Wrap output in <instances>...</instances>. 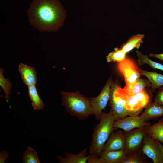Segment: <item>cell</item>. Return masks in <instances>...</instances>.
I'll return each mask as SVG.
<instances>
[{"instance_id":"1","label":"cell","mask_w":163,"mask_h":163,"mask_svg":"<svg viewBox=\"0 0 163 163\" xmlns=\"http://www.w3.org/2000/svg\"><path fill=\"white\" fill-rule=\"evenodd\" d=\"M28 20L41 32L57 30L64 21V10L58 0H34L27 12Z\"/></svg>"},{"instance_id":"2","label":"cell","mask_w":163,"mask_h":163,"mask_svg":"<svg viewBox=\"0 0 163 163\" xmlns=\"http://www.w3.org/2000/svg\"><path fill=\"white\" fill-rule=\"evenodd\" d=\"M115 120L111 109L107 113H102L99 122L94 128L92 133L89 147L90 154L100 156L105 143L115 128L113 124Z\"/></svg>"},{"instance_id":"3","label":"cell","mask_w":163,"mask_h":163,"mask_svg":"<svg viewBox=\"0 0 163 163\" xmlns=\"http://www.w3.org/2000/svg\"><path fill=\"white\" fill-rule=\"evenodd\" d=\"M62 104L71 116L84 120L89 116L94 115L90 99L82 95L78 91L66 92L61 91Z\"/></svg>"},{"instance_id":"4","label":"cell","mask_w":163,"mask_h":163,"mask_svg":"<svg viewBox=\"0 0 163 163\" xmlns=\"http://www.w3.org/2000/svg\"><path fill=\"white\" fill-rule=\"evenodd\" d=\"M147 127L124 131L126 142L124 150L127 155L141 150L144 139L148 135Z\"/></svg>"},{"instance_id":"5","label":"cell","mask_w":163,"mask_h":163,"mask_svg":"<svg viewBox=\"0 0 163 163\" xmlns=\"http://www.w3.org/2000/svg\"><path fill=\"white\" fill-rule=\"evenodd\" d=\"M113 82L110 76L107 81L105 85L99 95L96 97L89 99L90 104L94 112L96 119L99 120L101 115L109 101L110 88Z\"/></svg>"},{"instance_id":"6","label":"cell","mask_w":163,"mask_h":163,"mask_svg":"<svg viewBox=\"0 0 163 163\" xmlns=\"http://www.w3.org/2000/svg\"><path fill=\"white\" fill-rule=\"evenodd\" d=\"M118 68L124 76L126 85L133 83L140 78L141 74L134 62L126 57L118 62Z\"/></svg>"},{"instance_id":"7","label":"cell","mask_w":163,"mask_h":163,"mask_svg":"<svg viewBox=\"0 0 163 163\" xmlns=\"http://www.w3.org/2000/svg\"><path fill=\"white\" fill-rule=\"evenodd\" d=\"M150 123L143 120L140 115L129 116L115 120L113 126L115 128L122 129L127 132L134 129L148 126Z\"/></svg>"},{"instance_id":"8","label":"cell","mask_w":163,"mask_h":163,"mask_svg":"<svg viewBox=\"0 0 163 163\" xmlns=\"http://www.w3.org/2000/svg\"><path fill=\"white\" fill-rule=\"evenodd\" d=\"M141 150L154 163H163V156L160 149L155 139L148 135L144 139Z\"/></svg>"},{"instance_id":"9","label":"cell","mask_w":163,"mask_h":163,"mask_svg":"<svg viewBox=\"0 0 163 163\" xmlns=\"http://www.w3.org/2000/svg\"><path fill=\"white\" fill-rule=\"evenodd\" d=\"M121 90L125 99V107L128 116L138 115L147 106L136 93L129 94L126 93L122 88Z\"/></svg>"},{"instance_id":"10","label":"cell","mask_w":163,"mask_h":163,"mask_svg":"<svg viewBox=\"0 0 163 163\" xmlns=\"http://www.w3.org/2000/svg\"><path fill=\"white\" fill-rule=\"evenodd\" d=\"M125 144L124 131L121 129L113 131L105 143L102 153L124 149Z\"/></svg>"},{"instance_id":"11","label":"cell","mask_w":163,"mask_h":163,"mask_svg":"<svg viewBox=\"0 0 163 163\" xmlns=\"http://www.w3.org/2000/svg\"><path fill=\"white\" fill-rule=\"evenodd\" d=\"M109 101L115 120L128 116L122 98L118 94H114L111 90Z\"/></svg>"},{"instance_id":"12","label":"cell","mask_w":163,"mask_h":163,"mask_svg":"<svg viewBox=\"0 0 163 163\" xmlns=\"http://www.w3.org/2000/svg\"><path fill=\"white\" fill-rule=\"evenodd\" d=\"M18 71L25 84L28 86L36 85L37 75L35 68L21 63L18 66Z\"/></svg>"},{"instance_id":"13","label":"cell","mask_w":163,"mask_h":163,"mask_svg":"<svg viewBox=\"0 0 163 163\" xmlns=\"http://www.w3.org/2000/svg\"><path fill=\"white\" fill-rule=\"evenodd\" d=\"M140 116L143 120L147 121L163 117V105L154 101L151 102L145 108L144 111Z\"/></svg>"},{"instance_id":"14","label":"cell","mask_w":163,"mask_h":163,"mask_svg":"<svg viewBox=\"0 0 163 163\" xmlns=\"http://www.w3.org/2000/svg\"><path fill=\"white\" fill-rule=\"evenodd\" d=\"M126 155L123 149L102 153L99 158L102 163H123Z\"/></svg>"},{"instance_id":"15","label":"cell","mask_w":163,"mask_h":163,"mask_svg":"<svg viewBox=\"0 0 163 163\" xmlns=\"http://www.w3.org/2000/svg\"><path fill=\"white\" fill-rule=\"evenodd\" d=\"M87 148L85 147L77 154L65 152V157L62 156H57L56 158L61 163H87Z\"/></svg>"},{"instance_id":"16","label":"cell","mask_w":163,"mask_h":163,"mask_svg":"<svg viewBox=\"0 0 163 163\" xmlns=\"http://www.w3.org/2000/svg\"><path fill=\"white\" fill-rule=\"evenodd\" d=\"M141 75L145 76L150 82L151 91L155 92L156 89L163 86V75L156 72H152L144 70L139 68Z\"/></svg>"},{"instance_id":"17","label":"cell","mask_w":163,"mask_h":163,"mask_svg":"<svg viewBox=\"0 0 163 163\" xmlns=\"http://www.w3.org/2000/svg\"><path fill=\"white\" fill-rule=\"evenodd\" d=\"M151 85V83L148 78H140L133 83L126 85L123 89L126 93L134 94L145 89L146 87H150Z\"/></svg>"},{"instance_id":"18","label":"cell","mask_w":163,"mask_h":163,"mask_svg":"<svg viewBox=\"0 0 163 163\" xmlns=\"http://www.w3.org/2000/svg\"><path fill=\"white\" fill-rule=\"evenodd\" d=\"M148 135L163 144V121L160 119L158 122L147 127Z\"/></svg>"},{"instance_id":"19","label":"cell","mask_w":163,"mask_h":163,"mask_svg":"<svg viewBox=\"0 0 163 163\" xmlns=\"http://www.w3.org/2000/svg\"><path fill=\"white\" fill-rule=\"evenodd\" d=\"M145 35L142 34L134 35L130 38L120 49L126 53L129 52L134 48H139L143 42Z\"/></svg>"},{"instance_id":"20","label":"cell","mask_w":163,"mask_h":163,"mask_svg":"<svg viewBox=\"0 0 163 163\" xmlns=\"http://www.w3.org/2000/svg\"><path fill=\"white\" fill-rule=\"evenodd\" d=\"M28 94L34 109V110L43 109L45 105L39 96L35 85L28 86Z\"/></svg>"},{"instance_id":"21","label":"cell","mask_w":163,"mask_h":163,"mask_svg":"<svg viewBox=\"0 0 163 163\" xmlns=\"http://www.w3.org/2000/svg\"><path fill=\"white\" fill-rule=\"evenodd\" d=\"M136 52L138 57V63L139 65L147 64L152 69L163 71V64L151 60L149 58L148 55L143 54L138 50H136Z\"/></svg>"},{"instance_id":"22","label":"cell","mask_w":163,"mask_h":163,"mask_svg":"<svg viewBox=\"0 0 163 163\" xmlns=\"http://www.w3.org/2000/svg\"><path fill=\"white\" fill-rule=\"evenodd\" d=\"M145 154L141 150L127 155L123 163H147Z\"/></svg>"},{"instance_id":"23","label":"cell","mask_w":163,"mask_h":163,"mask_svg":"<svg viewBox=\"0 0 163 163\" xmlns=\"http://www.w3.org/2000/svg\"><path fill=\"white\" fill-rule=\"evenodd\" d=\"M23 163H40L37 152L31 147H27L22 158Z\"/></svg>"},{"instance_id":"24","label":"cell","mask_w":163,"mask_h":163,"mask_svg":"<svg viewBox=\"0 0 163 163\" xmlns=\"http://www.w3.org/2000/svg\"><path fill=\"white\" fill-rule=\"evenodd\" d=\"M4 68L1 67L0 68V85L3 89L5 94V98L6 99L9 98L11 95V89L12 83L8 78H5L3 75Z\"/></svg>"},{"instance_id":"25","label":"cell","mask_w":163,"mask_h":163,"mask_svg":"<svg viewBox=\"0 0 163 163\" xmlns=\"http://www.w3.org/2000/svg\"><path fill=\"white\" fill-rule=\"evenodd\" d=\"M126 53L120 48H116L114 51L110 53L107 56V61L108 62H120L126 58Z\"/></svg>"},{"instance_id":"26","label":"cell","mask_w":163,"mask_h":163,"mask_svg":"<svg viewBox=\"0 0 163 163\" xmlns=\"http://www.w3.org/2000/svg\"><path fill=\"white\" fill-rule=\"evenodd\" d=\"M158 89L154 98V101L163 105V87H161Z\"/></svg>"},{"instance_id":"27","label":"cell","mask_w":163,"mask_h":163,"mask_svg":"<svg viewBox=\"0 0 163 163\" xmlns=\"http://www.w3.org/2000/svg\"><path fill=\"white\" fill-rule=\"evenodd\" d=\"M87 163H102L99 157L92 154H90L87 156Z\"/></svg>"},{"instance_id":"28","label":"cell","mask_w":163,"mask_h":163,"mask_svg":"<svg viewBox=\"0 0 163 163\" xmlns=\"http://www.w3.org/2000/svg\"><path fill=\"white\" fill-rule=\"evenodd\" d=\"M9 157V152H7L5 151L0 152V163H4L6 160Z\"/></svg>"},{"instance_id":"29","label":"cell","mask_w":163,"mask_h":163,"mask_svg":"<svg viewBox=\"0 0 163 163\" xmlns=\"http://www.w3.org/2000/svg\"><path fill=\"white\" fill-rule=\"evenodd\" d=\"M150 57L157 58L163 61V53L160 54H154L151 53L149 55Z\"/></svg>"},{"instance_id":"30","label":"cell","mask_w":163,"mask_h":163,"mask_svg":"<svg viewBox=\"0 0 163 163\" xmlns=\"http://www.w3.org/2000/svg\"><path fill=\"white\" fill-rule=\"evenodd\" d=\"M155 140L156 144L160 149L163 156V145L160 142L156 140Z\"/></svg>"},{"instance_id":"31","label":"cell","mask_w":163,"mask_h":163,"mask_svg":"<svg viewBox=\"0 0 163 163\" xmlns=\"http://www.w3.org/2000/svg\"><path fill=\"white\" fill-rule=\"evenodd\" d=\"M163 121V117L161 119Z\"/></svg>"}]
</instances>
